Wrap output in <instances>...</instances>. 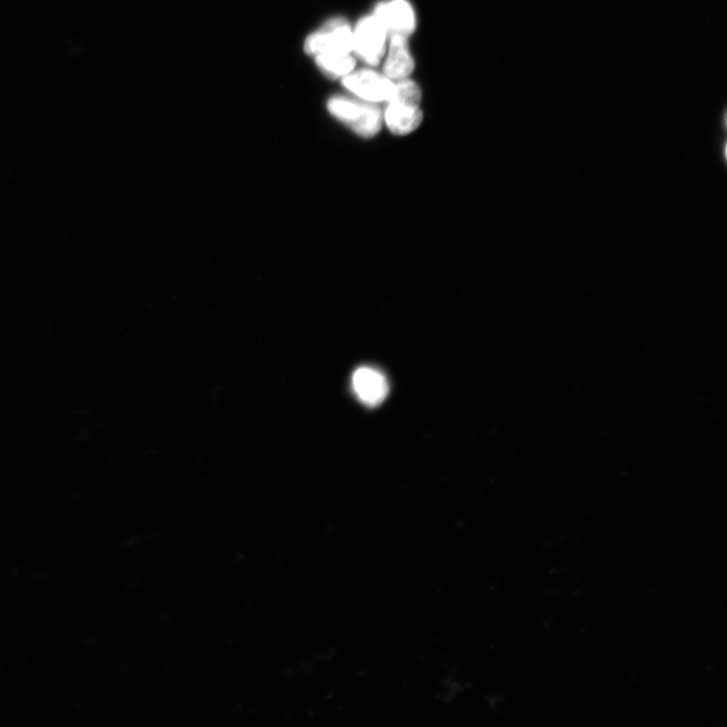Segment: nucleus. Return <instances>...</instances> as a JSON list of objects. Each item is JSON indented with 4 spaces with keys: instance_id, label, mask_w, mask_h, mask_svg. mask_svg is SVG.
<instances>
[{
    "instance_id": "f257e3e1",
    "label": "nucleus",
    "mask_w": 727,
    "mask_h": 727,
    "mask_svg": "<svg viewBox=\"0 0 727 727\" xmlns=\"http://www.w3.org/2000/svg\"><path fill=\"white\" fill-rule=\"evenodd\" d=\"M328 109L336 119L363 138H372L381 130V111L373 102L337 96L329 100Z\"/></svg>"
},
{
    "instance_id": "f03ea898",
    "label": "nucleus",
    "mask_w": 727,
    "mask_h": 727,
    "mask_svg": "<svg viewBox=\"0 0 727 727\" xmlns=\"http://www.w3.org/2000/svg\"><path fill=\"white\" fill-rule=\"evenodd\" d=\"M309 55H343L354 50V33L341 18L331 20L320 31L310 35L304 45Z\"/></svg>"
},
{
    "instance_id": "7ed1b4c3",
    "label": "nucleus",
    "mask_w": 727,
    "mask_h": 727,
    "mask_svg": "<svg viewBox=\"0 0 727 727\" xmlns=\"http://www.w3.org/2000/svg\"><path fill=\"white\" fill-rule=\"evenodd\" d=\"M354 33V51L368 65L377 66L386 51L387 33L380 22L366 17L357 24Z\"/></svg>"
},
{
    "instance_id": "20e7f679",
    "label": "nucleus",
    "mask_w": 727,
    "mask_h": 727,
    "mask_svg": "<svg viewBox=\"0 0 727 727\" xmlns=\"http://www.w3.org/2000/svg\"><path fill=\"white\" fill-rule=\"evenodd\" d=\"M343 85L355 95L368 102L388 101L394 83L384 74L370 69H361L343 77Z\"/></svg>"
},
{
    "instance_id": "39448f33",
    "label": "nucleus",
    "mask_w": 727,
    "mask_h": 727,
    "mask_svg": "<svg viewBox=\"0 0 727 727\" xmlns=\"http://www.w3.org/2000/svg\"><path fill=\"white\" fill-rule=\"evenodd\" d=\"M374 17L390 37L407 38L417 27L413 9L407 0H390V2L380 3L375 9Z\"/></svg>"
},
{
    "instance_id": "423d86ee",
    "label": "nucleus",
    "mask_w": 727,
    "mask_h": 727,
    "mask_svg": "<svg viewBox=\"0 0 727 727\" xmlns=\"http://www.w3.org/2000/svg\"><path fill=\"white\" fill-rule=\"evenodd\" d=\"M352 386L358 399L370 407L381 404L389 392L385 375L372 367L357 369L352 378Z\"/></svg>"
},
{
    "instance_id": "0eeeda50",
    "label": "nucleus",
    "mask_w": 727,
    "mask_h": 727,
    "mask_svg": "<svg viewBox=\"0 0 727 727\" xmlns=\"http://www.w3.org/2000/svg\"><path fill=\"white\" fill-rule=\"evenodd\" d=\"M388 129L397 136H404L417 130L423 121L420 107L388 101L384 115Z\"/></svg>"
},
{
    "instance_id": "6e6552de",
    "label": "nucleus",
    "mask_w": 727,
    "mask_h": 727,
    "mask_svg": "<svg viewBox=\"0 0 727 727\" xmlns=\"http://www.w3.org/2000/svg\"><path fill=\"white\" fill-rule=\"evenodd\" d=\"M413 69L414 61L408 49L407 38L391 37L388 56L383 67L384 75L392 81H400L408 78Z\"/></svg>"
},
{
    "instance_id": "1a4fd4ad",
    "label": "nucleus",
    "mask_w": 727,
    "mask_h": 727,
    "mask_svg": "<svg viewBox=\"0 0 727 727\" xmlns=\"http://www.w3.org/2000/svg\"><path fill=\"white\" fill-rule=\"evenodd\" d=\"M316 62L324 73L333 78L345 77L351 73L356 61L351 54L319 55Z\"/></svg>"
},
{
    "instance_id": "9d476101",
    "label": "nucleus",
    "mask_w": 727,
    "mask_h": 727,
    "mask_svg": "<svg viewBox=\"0 0 727 727\" xmlns=\"http://www.w3.org/2000/svg\"><path fill=\"white\" fill-rule=\"evenodd\" d=\"M388 101L405 103V105L420 107L422 91L420 86L408 78L394 83L391 97Z\"/></svg>"
}]
</instances>
